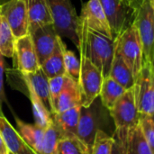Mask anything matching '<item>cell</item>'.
Wrapping results in <instances>:
<instances>
[{
	"mask_svg": "<svg viewBox=\"0 0 154 154\" xmlns=\"http://www.w3.org/2000/svg\"><path fill=\"white\" fill-rule=\"evenodd\" d=\"M78 34L79 44L83 46L88 59L100 71L103 78L108 77L115 57V40L88 29L79 17Z\"/></svg>",
	"mask_w": 154,
	"mask_h": 154,
	"instance_id": "obj_1",
	"label": "cell"
},
{
	"mask_svg": "<svg viewBox=\"0 0 154 154\" xmlns=\"http://www.w3.org/2000/svg\"><path fill=\"white\" fill-rule=\"evenodd\" d=\"M141 38L143 61L153 62L154 0H123Z\"/></svg>",
	"mask_w": 154,
	"mask_h": 154,
	"instance_id": "obj_2",
	"label": "cell"
},
{
	"mask_svg": "<svg viewBox=\"0 0 154 154\" xmlns=\"http://www.w3.org/2000/svg\"><path fill=\"white\" fill-rule=\"evenodd\" d=\"M133 88L125 90L109 110L116 126L114 137L119 143H125L129 130L137 125L139 122V112Z\"/></svg>",
	"mask_w": 154,
	"mask_h": 154,
	"instance_id": "obj_3",
	"label": "cell"
},
{
	"mask_svg": "<svg viewBox=\"0 0 154 154\" xmlns=\"http://www.w3.org/2000/svg\"><path fill=\"white\" fill-rule=\"evenodd\" d=\"M56 33L60 38H68L79 48V16L71 0H46Z\"/></svg>",
	"mask_w": 154,
	"mask_h": 154,
	"instance_id": "obj_4",
	"label": "cell"
},
{
	"mask_svg": "<svg viewBox=\"0 0 154 154\" xmlns=\"http://www.w3.org/2000/svg\"><path fill=\"white\" fill-rule=\"evenodd\" d=\"M115 52L130 68L135 80L143 64V45L136 28L131 24L115 39Z\"/></svg>",
	"mask_w": 154,
	"mask_h": 154,
	"instance_id": "obj_5",
	"label": "cell"
},
{
	"mask_svg": "<svg viewBox=\"0 0 154 154\" xmlns=\"http://www.w3.org/2000/svg\"><path fill=\"white\" fill-rule=\"evenodd\" d=\"M78 50L80 58L79 87L81 95V106L88 107L99 97L103 77L100 71L88 59L81 44H79Z\"/></svg>",
	"mask_w": 154,
	"mask_h": 154,
	"instance_id": "obj_6",
	"label": "cell"
},
{
	"mask_svg": "<svg viewBox=\"0 0 154 154\" xmlns=\"http://www.w3.org/2000/svg\"><path fill=\"white\" fill-rule=\"evenodd\" d=\"M133 88L139 114L153 116V62L143 61V67L134 80Z\"/></svg>",
	"mask_w": 154,
	"mask_h": 154,
	"instance_id": "obj_7",
	"label": "cell"
},
{
	"mask_svg": "<svg viewBox=\"0 0 154 154\" xmlns=\"http://www.w3.org/2000/svg\"><path fill=\"white\" fill-rule=\"evenodd\" d=\"M102 119L103 116L101 108L100 106L97 104V99L89 106L80 107L77 137L88 147L90 152L97 130H103L101 128Z\"/></svg>",
	"mask_w": 154,
	"mask_h": 154,
	"instance_id": "obj_8",
	"label": "cell"
},
{
	"mask_svg": "<svg viewBox=\"0 0 154 154\" xmlns=\"http://www.w3.org/2000/svg\"><path fill=\"white\" fill-rule=\"evenodd\" d=\"M0 14L5 19L15 39L29 33L25 0H8L0 5Z\"/></svg>",
	"mask_w": 154,
	"mask_h": 154,
	"instance_id": "obj_9",
	"label": "cell"
},
{
	"mask_svg": "<svg viewBox=\"0 0 154 154\" xmlns=\"http://www.w3.org/2000/svg\"><path fill=\"white\" fill-rule=\"evenodd\" d=\"M13 58L14 68L20 73H32L41 68L29 33L15 40Z\"/></svg>",
	"mask_w": 154,
	"mask_h": 154,
	"instance_id": "obj_10",
	"label": "cell"
},
{
	"mask_svg": "<svg viewBox=\"0 0 154 154\" xmlns=\"http://www.w3.org/2000/svg\"><path fill=\"white\" fill-rule=\"evenodd\" d=\"M40 66L51 56L58 43L53 23L35 27L29 31Z\"/></svg>",
	"mask_w": 154,
	"mask_h": 154,
	"instance_id": "obj_11",
	"label": "cell"
},
{
	"mask_svg": "<svg viewBox=\"0 0 154 154\" xmlns=\"http://www.w3.org/2000/svg\"><path fill=\"white\" fill-rule=\"evenodd\" d=\"M106 16L114 40L132 24L123 0H98Z\"/></svg>",
	"mask_w": 154,
	"mask_h": 154,
	"instance_id": "obj_12",
	"label": "cell"
},
{
	"mask_svg": "<svg viewBox=\"0 0 154 154\" xmlns=\"http://www.w3.org/2000/svg\"><path fill=\"white\" fill-rule=\"evenodd\" d=\"M79 17L88 29L114 39L108 21L98 0H88L84 3Z\"/></svg>",
	"mask_w": 154,
	"mask_h": 154,
	"instance_id": "obj_13",
	"label": "cell"
},
{
	"mask_svg": "<svg viewBox=\"0 0 154 154\" xmlns=\"http://www.w3.org/2000/svg\"><path fill=\"white\" fill-rule=\"evenodd\" d=\"M0 134L8 152L13 154H36L23 140L19 133L8 122L0 109Z\"/></svg>",
	"mask_w": 154,
	"mask_h": 154,
	"instance_id": "obj_14",
	"label": "cell"
},
{
	"mask_svg": "<svg viewBox=\"0 0 154 154\" xmlns=\"http://www.w3.org/2000/svg\"><path fill=\"white\" fill-rule=\"evenodd\" d=\"M81 106H74L60 113L51 115L52 124L63 136H77V128Z\"/></svg>",
	"mask_w": 154,
	"mask_h": 154,
	"instance_id": "obj_15",
	"label": "cell"
},
{
	"mask_svg": "<svg viewBox=\"0 0 154 154\" xmlns=\"http://www.w3.org/2000/svg\"><path fill=\"white\" fill-rule=\"evenodd\" d=\"M20 74H21L22 79L27 81L31 85L35 94L39 97V98L42 100L43 105L46 106L49 112L52 115L54 113V109H53L51 97H50L49 79L46 77L42 69L40 68L38 70L32 73H26V74L20 73Z\"/></svg>",
	"mask_w": 154,
	"mask_h": 154,
	"instance_id": "obj_16",
	"label": "cell"
},
{
	"mask_svg": "<svg viewBox=\"0 0 154 154\" xmlns=\"http://www.w3.org/2000/svg\"><path fill=\"white\" fill-rule=\"evenodd\" d=\"M117 144L122 154H153V149L145 140L139 124L129 130L124 143H117Z\"/></svg>",
	"mask_w": 154,
	"mask_h": 154,
	"instance_id": "obj_17",
	"label": "cell"
},
{
	"mask_svg": "<svg viewBox=\"0 0 154 154\" xmlns=\"http://www.w3.org/2000/svg\"><path fill=\"white\" fill-rule=\"evenodd\" d=\"M78 106H81L79 87L75 81L66 76L63 88L54 106V113H60Z\"/></svg>",
	"mask_w": 154,
	"mask_h": 154,
	"instance_id": "obj_18",
	"label": "cell"
},
{
	"mask_svg": "<svg viewBox=\"0 0 154 154\" xmlns=\"http://www.w3.org/2000/svg\"><path fill=\"white\" fill-rule=\"evenodd\" d=\"M29 21V31L42 25L53 23L46 0H25Z\"/></svg>",
	"mask_w": 154,
	"mask_h": 154,
	"instance_id": "obj_19",
	"label": "cell"
},
{
	"mask_svg": "<svg viewBox=\"0 0 154 154\" xmlns=\"http://www.w3.org/2000/svg\"><path fill=\"white\" fill-rule=\"evenodd\" d=\"M15 124L17 125L20 136L26 143V144L36 154H42L44 129L35 125L27 124L18 117H15Z\"/></svg>",
	"mask_w": 154,
	"mask_h": 154,
	"instance_id": "obj_20",
	"label": "cell"
},
{
	"mask_svg": "<svg viewBox=\"0 0 154 154\" xmlns=\"http://www.w3.org/2000/svg\"><path fill=\"white\" fill-rule=\"evenodd\" d=\"M65 43L62 38L58 36V43L51 56L41 65V69L48 79L65 75V68L63 61V47Z\"/></svg>",
	"mask_w": 154,
	"mask_h": 154,
	"instance_id": "obj_21",
	"label": "cell"
},
{
	"mask_svg": "<svg viewBox=\"0 0 154 154\" xmlns=\"http://www.w3.org/2000/svg\"><path fill=\"white\" fill-rule=\"evenodd\" d=\"M23 82L26 86L28 97H29L31 104H32L35 125L45 130L47 127H49L52 124L51 114L49 112V110L43 105V103L39 98V97L35 94V92L33 91L31 85L25 80H23Z\"/></svg>",
	"mask_w": 154,
	"mask_h": 154,
	"instance_id": "obj_22",
	"label": "cell"
},
{
	"mask_svg": "<svg viewBox=\"0 0 154 154\" xmlns=\"http://www.w3.org/2000/svg\"><path fill=\"white\" fill-rule=\"evenodd\" d=\"M109 77L121 85L125 90L132 88L134 85V78L130 68L116 52L110 69Z\"/></svg>",
	"mask_w": 154,
	"mask_h": 154,
	"instance_id": "obj_23",
	"label": "cell"
},
{
	"mask_svg": "<svg viewBox=\"0 0 154 154\" xmlns=\"http://www.w3.org/2000/svg\"><path fill=\"white\" fill-rule=\"evenodd\" d=\"M125 91V89L121 85L108 76L103 78L98 97L103 106L109 111Z\"/></svg>",
	"mask_w": 154,
	"mask_h": 154,
	"instance_id": "obj_24",
	"label": "cell"
},
{
	"mask_svg": "<svg viewBox=\"0 0 154 154\" xmlns=\"http://www.w3.org/2000/svg\"><path fill=\"white\" fill-rule=\"evenodd\" d=\"M15 37L4 16L0 14V53L6 58H13Z\"/></svg>",
	"mask_w": 154,
	"mask_h": 154,
	"instance_id": "obj_25",
	"label": "cell"
},
{
	"mask_svg": "<svg viewBox=\"0 0 154 154\" xmlns=\"http://www.w3.org/2000/svg\"><path fill=\"white\" fill-rule=\"evenodd\" d=\"M90 152L77 136H63L58 142L57 154H90Z\"/></svg>",
	"mask_w": 154,
	"mask_h": 154,
	"instance_id": "obj_26",
	"label": "cell"
},
{
	"mask_svg": "<svg viewBox=\"0 0 154 154\" xmlns=\"http://www.w3.org/2000/svg\"><path fill=\"white\" fill-rule=\"evenodd\" d=\"M116 140L104 130H97L90 154H112Z\"/></svg>",
	"mask_w": 154,
	"mask_h": 154,
	"instance_id": "obj_27",
	"label": "cell"
},
{
	"mask_svg": "<svg viewBox=\"0 0 154 154\" xmlns=\"http://www.w3.org/2000/svg\"><path fill=\"white\" fill-rule=\"evenodd\" d=\"M63 61L65 68V75L79 85L80 69L79 60L77 58L73 51L67 49L66 45H64L63 47Z\"/></svg>",
	"mask_w": 154,
	"mask_h": 154,
	"instance_id": "obj_28",
	"label": "cell"
},
{
	"mask_svg": "<svg viewBox=\"0 0 154 154\" xmlns=\"http://www.w3.org/2000/svg\"><path fill=\"white\" fill-rule=\"evenodd\" d=\"M61 137L59 131L51 124L44 130V135L42 140V154H57L58 142Z\"/></svg>",
	"mask_w": 154,
	"mask_h": 154,
	"instance_id": "obj_29",
	"label": "cell"
},
{
	"mask_svg": "<svg viewBox=\"0 0 154 154\" xmlns=\"http://www.w3.org/2000/svg\"><path fill=\"white\" fill-rule=\"evenodd\" d=\"M139 126L141 131L151 146L152 149L154 148V122L153 116L139 114Z\"/></svg>",
	"mask_w": 154,
	"mask_h": 154,
	"instance_id": "obj_30",
	"label": "cell"
},
{
	"mask_svg": "<svg viewBox=\"0 0 154 154\" xmlns=\"http://www.w3.org/2000/svg\"><path fill=\"white\" fill-rule=\"evenodd\" d=\"M65 79H66V75H60V76L49 79V91H50V97H51L53 109H54L56 101L58 99V97L63 88Z\"/></svg>",
	"mask_w": 154,
	"mask_h": 154,
	"instance_id": "obj_31",
	"label": "cell"
},
{
	"mask_svg": "<svg viewBox=\"0 0 154 154\" xmlns=\"http://www.w3.org/2000/svg\"><path fill=\"white\" fill-rule=\"evenodd\" d=\"M5 70V57L0 53V109L4 102H5V94L4 88V73Z\"/></svg>",
	"mask_w": 154,
	"mask_h": 154,
	"instance_id": "obj_32",
	"label": "cell"
},
{
	"mask_svg": "<svg viewBox=\"0 0 154 154\" xmlns=\"http://www.w3.org/2000/svg\"><path fill=\"white\" fill-rule=\"evenodd\" d=\"M8 149L6 147V144L0 134V154H8Z\"/></svg>",
	"mask_w": 154,
	"mask_h": 154,
	"instance_id": "obj_33",
	"label": "cell"
},
{
	"mask_svg": "<svg viewBox=\"0 0 154 154\" xmlns=\"http://www.w3.org/2000/svg\"><path fill=\"white\" fill-rule=\"evenodd\" d=\"M112 154H122V152H121V150H120V147H119V145L117 144L116 142L115 143V145H114V148H113Z\"/></svg>",
	"mask_w": 154,
	"mask_h": 154,
	"instance_id": "obj_34",
	"label": "cell"
},
{
	"mask_svg": "<svg viewBox=\"0 0 154 154\" xmlns=\"http://www.w3.org/2000/svg\"><path fill=\"white\" fill-rule=\"evenodd\" d=\"M8 0H0V5H2V4H4V3H5V2H7Z\"/></svg>",
	"mask_w": 154,
	"mask_h": 154,
	"instance_id": "obj_35",
	"label": "cell"
},
{
	"mask_svg": "<svg viewBox=\"0 0 154 154\" xmlns=\"http://www.w3.org/2000/svg\"><path fill=\"white\" fill-rule=\"evenodd\" d=\"M8 154H13V153H11V152H8Z\"/></svg>",
	"mask_w": 154,
	"mask_h": 154,
	"instance_id": "obj_36",
	"label": "cell"
}]
</instances>
